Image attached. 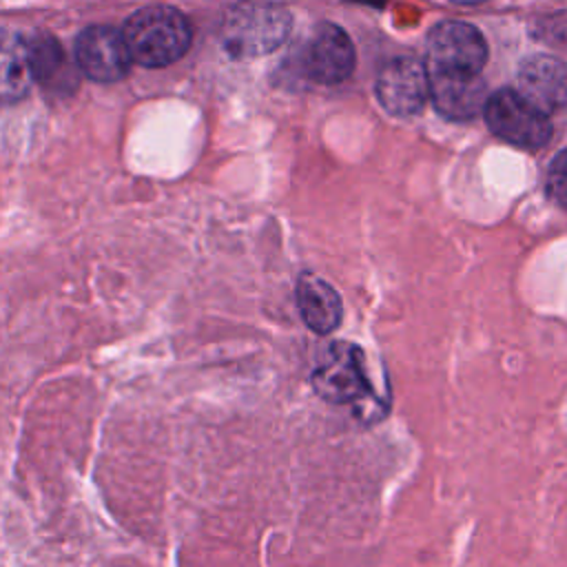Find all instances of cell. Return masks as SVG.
Wrapping results in <instances>:
<instances>
[{"instance_id":"5bb4252c","label":"cell","mask_w":567,"mask_h":567,"mask_svg":"<svg viewBox=\"0 0 567 567\" xmlns=\"http://www.w3.org/2000/svg\"><path fill=\"white\" fill-rule=\"evenodd\" d=\"M547 193L558 206L567 208V148L560 151L547 168Z\"/></svg>"},{"instance_id":"7c38bea8","label":"cell","mask_w":567,"mask_h":567,"mask_svg":"<svg viewBox=\"0 0 567 567\" xmlns=\"http://www.w3.org/2000/svg\"><path fill=\"white\" fill-rule=\"evenodd\" d=\"M33 84L29 44L16 33L0 31V102H16Z\"/></svg>"},{"instance_id":"9a60e30c","label":"cell","mask_w":567,"mask_h":567,"mask_svg":"<svg viewBox=\"0 0 567 567\" xmlns=\"http://www.w3.org/2000/svg\"><path fill=\"white\" fill-rule=\"evenodd\" d=\"M452 2H456V4H478L483 0H452Z\"/></svg>"},{"instance_id":"4fadbf2b","label":"cell","mask_w":567,"mask_h":567,"mask_svg":"<svg viewBox=\"0 0 567 567\" xmlns=\"http://www.w3.org/2000/svg\"><path fill=\"white\" fill-rule=\"evenodd\" d=\"M29 44V58L33 80L47 86H60L69 82V64L60 42L51 35H35Z\"/></svg>"},{"instance_id":"6da1fadb","label":"cell","mask_w":567,"mask_h":567,"mask_svg":"<svg viewBox=\"0 0 567 567\" xmlns=\"http://www.w3.org/2000/svg\"><path fill=\"white\" fill-rule=\"evenodd\" d=\"M122 35L133 62L157 69L177 62L188 51L193 31L182 11L146 7L128 18Z\"/></svg>"},{"instance_id":"277c9868","label":"cell","mask_w":567,"mask_h":567,"mask_svg":"<svg viewBox=\"0 0 567 567\" xmlns=\"http://www.w3.org/2000/svg\"><path fill=\"white\" fill-rule=\"evenodd\" d=\"M487 62V44L481 31L467 22H441L427 38L425 71L436 75H481Z\"/></svg>"},{"instance_id":"52a82bcc","label":"cell","mask_w":567,"mask_h":567,"mask_svg":"<svg viewBox=\"0 0 567 567\" xmlns=\"http://www.w3.org/2000/svg\"><path fill=\"white\" fill-rule=\"evenodd\" d=\"M75 62L95 82H115L126 75L131 53L124 35L106 24L84 29L75 42Z\"/></svg>"},{"instance_id":"3957f363","label":"cell","mask_w":567,"mask_h":567,"mask_svg":"<svg viewBox=\"0 0 567 567\" xmlns=\"http://www.w3.org/2000/svg\"><path fill=\"white\" fill-rule=\"evenodd\" d=\"M483 115L494 135L520 148H540L551 137L547 113L536 109L514 89H498L492 93L485 100Z\"/></svg>"},{"instance_id":"7a4b0ae2","label":"cell","mask_w":567,"mask_h":567,"mask_svg":"<svg viewBox=\"0 0 567 567\" xmlns=\"http://www.w3.org/2000/svg\"><path fill=\"white\" fill-rule=\"evenodd\" d=\"M290 13L268 0H244L221 22V44L233 58H257L277 49L290 33Z\"/></svg>"},{"instance_id":"8fae6325","label":"cell","mask_w":567,"mask_h":567,"mask_svg":"<svg viewBox=\"0 0 567 567\" xmlns=\"http://www.w3.org/2000/svg\"><path fill=\"white\" fill-rule=\"evenodd\" d=\"M297 306L303 323L317 334L332 332L343 317L337 290L317 275H301L297 281Z\"/></svg>"},{"instance_id":"8992f818","label":"cell","mask_w":567,"mask_h":567,"mask_svg":"<svg viewBox=\"0 0 567 567\" xmlns=\"http://www.w3.org/2000/svg\"><path fill=\"white\" fill-rule=\"evenodd\" d=\"M303 73L317 84H339L354 69V47L343 29L332 22L315 27L303 55Z\"/></svg>"},{"instance_id":"5b68a950","label":"cell","mask_w":567,"mask_h":567,"mask_svg":"<svg viewBox=\"0 0 567 567\" xmlns=\"http://www.w3.org/2000/svg\"><path fill=\"white\" fill-rule=\"evenodd\" d=\"M310 381L315 392L332 403L354 401L372 392L363 368V352L357 346L343 341H337L328 348Z\"/></svg>"},{"instance_id":"30bf717a","label":"cell","mask_w":567,"mask_h":567,"mask_svg":"<svg viewBox=\"0 0 567 567\" xmlns=\"http://www.w3.org/2000/svg\"><path fill=\"white\" fill-rule=\"evenodd\" d=\"M427 86L436 111L447 120H470L478 111H483L487 100L481 75L461 78L427 73Z\"/></svg>"},{"instance_id":"9c48e42d","label":"cell","mask_w":567,"mask_h":567,"mask_svg":"<svg viewBox=\"0 0 567 567\" xmlns=\"http://www.w3.org/2000/svg\"><path fill=\"white\" fill-rule=\"evenodd\" d=\"M518 93L543 113L567 104V64L551 55H532L523 60L516 75Z\"/></svg>"},{"instance_id":"ba28073f","label":"cell","mask_w":567,"mask_h":567,"mask_svg":"<svg viewBox=\"0 0 567 567\" xmlns=\"http://www.w3.org/2000/svg\"><path fill=\"white\" fill-rule=\"evenodd\" d=\"M377 95L392 115L410 117L421 113L430 97L425 66L414 58L388 62L377 78Z\"/></svg>"}]
</instances>
